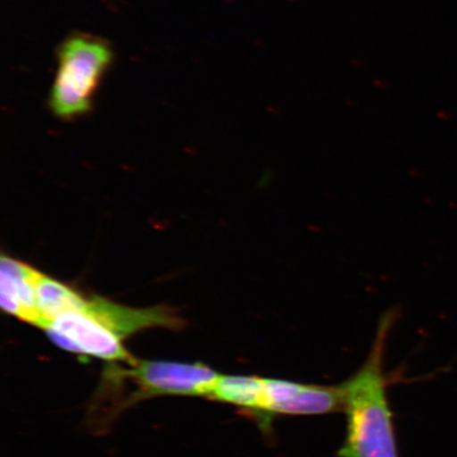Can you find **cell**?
<instances>
[{
	"instance_id": "cell-1",
	"label": "cell",
	"mask_w": 457,
	"mask_h": 457,
	"mask_svg": "<svg viewBox=\"0 0 457 457\" xmlns=\"http://www.w3.org/2000/svg\"><path fill=\"white\" fill-rule=\"evenodd\" d=\"M390 322L382 323L362 368L339 386L346 415V437L339 457H399L384 371Z\"/></svg>"
},
{
	"instance_id": "cell-2",
	"label": "cell",
	"mask_w": 457,
	"mask_h": 457,
	"mask_svg": "<svg viewBox=\"0 0 457 457\" xmlns=\"http://www.w3.org/2000/svg\"><path fill=\"white\" fill-rule=\"evenodd\" d=\"M55 78L49 96L54 116L72 120L93 108L94 96L113 54L110 43L86 33H74L60 44Z\"/></svg>"
},
{
	"instance_id": "cell-3",
	"label": "cell",
	"mask_w": 457,
	"mask_h": 457,
	"mask_svg": "<svg viewBox=\"0 0 457 457\" xmlns=\"http://www.w3.org/2000/svg\"><path fill=\"white\" fill-rule=\"evenodd\" d=\"M120 370L138 386L135 400L158 396H197L210 398L220 374L203 363L140 361Z\"/></svg>"
},
{
	"instance_id": "cell-4",
	"label": "cell",
	"mask_w": 457,
	"mask_h": 457,
	"mask_svg": "<svg viewBox=\"0 0 457 457\" xmlns=\"http://www.w3.org/2000/svg\"><path fill=\"white\" fill-rule=\"evenodd\" d=\"M51 341L62 350L112 362L134 361L122 340L85 312H67L43 328Z\"/></svg>"
},
{
	"instance_id": "cell-5",
	"label": "cell",
	"mask_w": 457,
	"mask_h": 457,
	"mask_svg": "<svg viewBox=\"0 0 457 457\" xmlns=\"http://www.w3.org/2000/svg\"><path fill=\"white\" fill-rule=\"evenodd\" d=\"M342 411L339 386L264 378L262 414L311 416Z\"/></svg>"
},
{
	"instance_id": "cell-6",
	"label": "cell",
	"mask_w": 457,
	"mask_h": 457,
	"mask_svg": "<svg viewBox=\"0 0 457 457\" xmlns=\"http://www.w3.org/2000/svg\"><path fill=\"white\" fill-rule=\"evenodd\" d=\"M82 312L95 318L121 340L146 328L180 329L186 325L185 320L170 306L131 308L117 304L99 295L89 296Z\"/></svg>"
},
{
	"instance_id": "cell-7",
	"label": "cell",
	"mask_w": 457,
	"mask_h": 457,
	"mask_svg": "<svg viewBox=\"0 0 457 457\" xmlns=\"http://www.w3.org/2000/svg\"><path fill=\"white\" fill-rule=\"evenodd\" d=\"M37 304L44 320V327L67 312H82L87 298L76 289L38 272L36 281Z\"/></svg>"
},
{
	"instance_id": "cell-8",
	"label": "cell",
	"mask_w": 457,
	"mask_h": 457,
	"mask_svg": "<svg viewBox=\"0 0 457 457\" xmlns=\"http://www.w3.org/2000/svg\"><path fill=\"white\" fill-rule=\"evenodd\" d=\"M262 387L261 377L220 375L210 399L262 414Z\"/></svg>"
}]
</instances>
